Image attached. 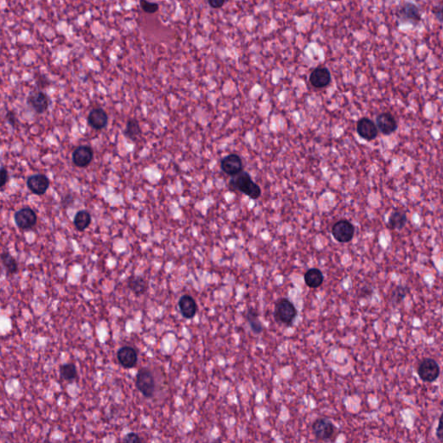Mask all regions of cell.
I'll list each match as a JSON object with an SVG mask.
<instances>
[{"instance_id": "25", "label": "cell", "mask_w": 443, "mask_h": 443, "mask_svg": "<svg viewBox=\"0 0 443 443\" xmlns=\"http://www.w3.org/2000/svg\"><path fill=\"white\" fill-rule=\"evenodd\" d=\"M0 259L2 261L3 265L9 275H13V274L17 273L18 269V263L12 254L8 252H4L0 254Z\"/></svg>"}, {"instance_id": "33", "label": "cell", "mask_w": 443, "mask_h": 443, "mask_svg": "<svg viewBox=\"0 0 443 443\" xmlns=\"http://www.w3.org/2000/svg\"><path fill=\"white\" fill-rule=\"evenodd\" d=\"M6 119L8 120L10 123L12 125V126H15L16 123H17V119H16V116L13 113H8L7 114V116H6Z\"/></svg>"}, {"instance_id": "10", "label": "cell", "mask_w": 443, "mask_h": 443, "mask_svg": "<svg viewBox=\"0 0 443 443\" xmlns=\"http://www.w3.org/2000/svg\"><path fill=\"white\" fill-rule=\"evenodd\" d=\"M221 168L226 174L230 175L231 177L238 174L243 169L241 157L237 154L228 155L222 160Z\"/></svg>"}, {"instance_id": "3", "label": "cell", "mask_w": 443, "mask_h": 443, "mask_svg": "<svg viewBox=\"0 0 443 443\" xmlns=\"http://www.w3.org/2000/svg\"><path fill=\"white\" fill-rule=\"evenodd\" d=\"M296 316L297 310L289 300L282 298L276 302L274 310V317L276 322L282 325H292Z\"/></svg>"}, {"instance_id": "24", "label": "cell", "mask_w": 443, "mask_h": 443, "mask_svg": "<svg viewBox=\"0 0 443 443\" xmlns=\"http://www.w3.org/2000/svg\"><path fill=\"white\" fill-rule=\"evenodd\" d=\"M91 223V216L87 210H80L75 216L74 225L79 231H85Z\"/></svg>"}, {"instance_id": "34", "label": "cell", "mask_w": 443, "mask_h": 443, "mask_svg": "<svg viewBox=\"0 0 443 443\" xmlns=\"http://www.w3.org/2000/svg\"><path fill=\"white\" fill-rule=\"evenodd\" d=\"M334 1H336V0H334Z\"/></svg>"}, {"instance_id": "14", "label": "cell", "mask_w": 443, "mask_h": 443, "mask_svg": "<svg viewBox=\"0 0 443 443\" xmlns=\"http://www.w3.org/2000/svg\"><path fill=\"white\" fill-rule=\"evenodd\" d=\"M398 17L402 21L417 24L421 20V12L415 4L406 3L399 10Z\"/></svg>"}, {"instance_id": "15", "label": "cell", "mask_w": 443, "mask_h": 443, "mask_svg": "<svg viewBox=\"0 0 443 443\" xmlns=\"http://www.w3.org/2000/svg\"><path fill=\"white\" fill-rule=\"evenodd\" d=\"M178 308L186 319H192L198 312V305L193 297L189 294L181 296L178 301Z\"/></svg>"}, {"instance_id": "18", "label": "cell", "mask_w": 443, "mask_h": 443, "mask_svg": "<svg viewBox=\"0 0 443 443\" xmlns=\"http://www.w3.org/2000/svg\"><path fill=\"white\" fill-rule=\"evenodd\" d=\"M108 121L106 113L101 108H95L89 113L88 117V122L93 128L96 130H101L106 127Z\"/></svg>"}, {"instance_id": "11", "label": "cell", "mask_w": 443, "mask_h": 443, "mask_svg": "<svg viewBox=\"0 0 443 443\" xmlns=\"http://www.w3.org/2000/svg\"><path fill=\"white\" fill-rule=\"evenodd\" d=\"M377 127L384 135H390L397 128V123L390 113H382L376 119Z\"/></svg>"}, {"instance_id": "5", "label": "cell", "mask_w": 443, "mask_h": 443, "mask_svg": "<svg viewBox=\"0 0 443 443\" xmlns=\"http://www.w3.org/2000/svg\"><path fill=\"white\" fill-rule=\"evenodd\" d=\"M355 228L352 223L347 220H341L334 225L331 234L334 239L339 242H348L352 241L354 236Z\"/></svg>"}, {"instance_id": "26", "label": "cell", "mask_w": 443, "mask_h": 443, "mask_svg": "<svg viewBox=\"0 0 443 443\" xmlns=\"http://www.w3.org/2000/svg\"><path fill=\"white\" fill-rule=\"evenodd\" d=\"M60 374L64 380L72 382L77 378V367L74 363H65L60 367Z\"/></svg>"}, {"instance_id": "6", "label": "cell", "mask_w": 443, "mask_h": 443, "mask_svg": "<svg viewBox=\"0 0 443 443\" xmlns=\"http://www.w3.org/2000/svg\"><path fill=\"white\" fill-rule=\"evenodd\" d=\"M312 430L318 440H329L335 434L336 427L331 421L325 418H319L313 423Z\"/></svg>"}, {"instance_id": "17", "label": "cell", "mask_w": 443, "mask_h": 443, "mask_svg": "<svg viewBox=\"0 0 443 443\" xmlns=\"http://www.w3.org/2000/svg\"><path fill=\"white\" fill-rule=\"evenodd\" d=\"M27 103L29 104L35 112L42 114L47 110L49 106V99L47 95L43 92H32L27 98Z\"/></svg>"}, {"instance_id": "7", "label": "cell", "mask_w": 443, "mask_h": 443, "mask_svg": "<svg viewBox=\"0 0 443 443\" xmlns=\"http://www.w3.org/2000/svg\"><path fill=\"white\" fill-rule=\"evenodd\" d=\"M117 359L121 366L125 369H132L136 366L138 362V352L132 346H123L117 352Z\"/></svg>"}, {"instance_id": "12", "label": "cell", "mask_w": 443, "mask_h": 443, "mask_svg": "<svg viewBox=\"0 0 443 443\" xmlns=\"http://www.w3.org/2000/svg\"><path fill=\"white\" fill-rule=\"evenodd\" d=\"M27 187L34 194L43 195L50 187V180L45 175H32L27 180Z\"/></svg>"}, {"instance_id": "16", "label": "cell", "mask_w": 443, "mask_h": 443, "mask_svg": "<svg viewBox=\"0 0 443 443\" xmlns=\"http://www.w3.org/2000/svg\"><path fill=\"white\" fill-rule=\"evenodd\" d=\"M309 80L314 88L322 89L331 83V73L326 68H317L311 73Z\"/></svg>"}, {"instance_id": "21", "label": "cell", "mask_w": 443, "mask_h": 443, "mask_svg": "<svg viewBox=\"0 0 443 443\" xmlns=\"http://www.w3.org/2000/svg\"><path fill=\"white\" fill-rule=\"evenodd\" d=\"M246 319L254 334H260L261 333H263V324L259 319V314L255 309L249 308L246 313Z\"/></svg>"}, {"instance_id": "13", "label": "cell", "mask_w": 443, "mask_h": 443, "mask_svg": "<svg viewBox=\"0 0 443 443\" xmlns=\"http://www.w3.org/2000/svg\"><path fill=\"white\" fill-rule=\"evenodd\" d=\"M94 158V152L90 146L82 145L77 147L73 153V163L78 167L89 166Z\"/></svg>"}, {"instance_id": "8", "label": "cell", "mask_w": 443, "mask_h": 443, "mask_svg": "<svg viewBox=\"0 0 443 443\" xmlns=\"http://www.w3.org/2000/svg\"><path fill=\"white\" fill-rule=\"evenodd\" d=\"M16 225L22 230H29L36 224V214L30 208L21 209L15 213L14 216Z\"/></svg>"}, {"instance_id": "22", "label": "cell", "mask_w": 443, "mask_h": 443, "mask_svg": "<svg viewBox=\"0 0 443 443\" xmlns=\"http://www.w3.org/2000/svg\"><path fill=\"white\" fill-rule=\"evenodd\" d=\"M141 134V128L139 124V121L136 119H130L127 122V126L125 128V135L130 139L131 140L135 141Z\"/></svg>"}, {"instance_id": "28", "label": "cell", "mask_w": 443, "mask_h": 443, "mask_svg": "<svg viewBox=\"0 0 443 443\" xmlns=\"http://www.w3.org/2000/svg\"><path fill=\"white\" fill-rule=\"evenodd\" d=\"M139 5H140L141 9L144 12H146V13H149V14L155 13L159 10V5L158 4L151 3V2H148L146 0H140L139 1Z\"/></svg>"}, {"instance_id": "19", "label": "cell", "mask_w": 443, "mask_h": 443, "mask_svg": "<svg viewBox=\"0 0 443 443\" xmlns=\"http://www.w3.org/2000/svg\"><path fill=\"white\" fill-rule=\"evenodd\" d=\"M127 287L133 293L140 296L147 290L148 284L140 275H132L127 280Z\"/></svg>"}, {"instance_id": "23", "label": "cell", "mask_w": 443, "mask_h": 443, "mask_svg": "<svg viewBox=\"0 0 443 443\" xmlns=\"http://www.w3.org/2000/svg\"><path fill=\"white\" fill-rule=\"evenodd\" d=\"M407 223V216L403 211L396 210L391 213L389 218V225L392 229L402 230Z\"/></svg>"}, {"instance_id": "27", "label": "cell", "mask_w": 443, "mask_h": 443, "mask_svg": "<svg viewBox=\"0 0 443 443\" xmlns=\"http://www.w3.org/2000/svg\"><path fill=\"white\" fill-rule=\"evenodd\" d=\"M409 292H410V290H409L408 287L397 286L395 289L393 290L391 294H390V301L395 304L399 303V302H402Z\"/></svg>"}, {"instance_id": "30", "label": "cell", "mask_w": 443, "mask_h": 443, "mask_svg": "<svg viewBox=\"0 0 443 443\" xmlns=\"http://www.w3.org/2000/svg\"><path fill=\"white\" fill-rule=\"evenodd\" d=\"M8 180V172L5 168H0V188L5 187Z\"/></svg>"}, {"instance_id": "1", "label": "cell", "mask_w": 443, "mask_h": 443, "mask_svg": "<svg viewBox=\"0 0 443 443\" xmlns=\"http://www.w3.org/2000/svg\"><path fill=\"white\" fill-rule=\"evenodd\" d=\"M230 184L234 189L238 190L252 199L260 198L262 194L260 187L252 180L250 175L246 171H242L238 174L233 176Z\"/></svg>"}, {"instance_id": "20", "label": "cell", "mask_w": 443, "mask_h": 443, "mask_svg": "<svg viewBox=\"0 0 443 443\" xmlns=\"http://www.w3.org/2000/svg\"><path fill=\"white\" fill-rule=\"evenodd\" d=\"M305 282L310 288H317L322 285L324 275L319 269H310L304 275Z\"/></svg>"}, {"instance_id": "4", "label": "cell", "mask_w": 443, "mask_h": 443, "mask_svg": "<svg viewBox=\"0 0 443 443\" xmlns=\"http://www.w3.org/2000/svg\"><path fill=\"white\" fill-rule=\"evenodd\" d=\"M417 373L423 381L432 383L440 376V366L436 361L432 358H424L420 363Z\"/></svg>"}, {"instance_id": "29", "label": "cell", "mask_w": 443, "mask_h": 443, "mask_svg": "<svg viewBox=\"0 0 443 443\" xmlns=\"http://www.w3.org/2000/svg\"><path fill=\"white\" fill-rule=\"evenodd\" d=\"M122 440H123L124 442L136 443L140 442V441H141V439H140V437H139L138 434L133 433V432H131V433H128V434H126L124 438L122 439Z\"/></svg>"}, {"instance_id": "2", "label": "cell", "mask_w": 443, "mask_h": 443, "mask_svg": "<svg viewBox=\"0 0 443 443\" xmlns=\"http://www.w3.org/2000/svg\"><path fill=\"white\" fill-rule=\"evenodd\" d=\"M135 385L145 398H153L156 392V380L154 373L148 368H141L137 373Z\"/></svg>"}, {"instance_id": "31", "label": "cell", "mask_w": 443, "mask_h": 443, "mask_svg": "<svg viewBox=\"0 0 443 443\" xmlns=\"http://www.w3.org/2000/svg\"><path fill=\"white\" fill-rule=\"evenodd\" d=\"M208 3L214 9H218L225 5V0H208Z\"/></svg>"}, {"instance_id": "32", "label": "cell", "mask_w": 443, "mask_h": 443, "mask_svg": "<svg viewBox=\"0 0 443 443\" xmlns=\"http://www.w3.org/2000/svg\"><path fill=\"white\" fill-rule=\"evenodd\" d=\"M436 436L438 439L442 441L443 440V429H442V415L440 416V420H439V424H438L437 429H436Z\"/></svg>"}, {"instance_id": "9", "label": "cell", "mask_w": 443, "mask_h": 443, "mask_svg": "<svg viewBox=\"0 0 443 443\" xmlns=\"http://www.w3.org/2000/svg\"><path fill=\"white\" fill-rule=\"evenodd\" d=\"M357 132L361 138L367 141H372L378 136V129L372 120L362 118L358 121Z\"/></svg>"}]
</instances>
